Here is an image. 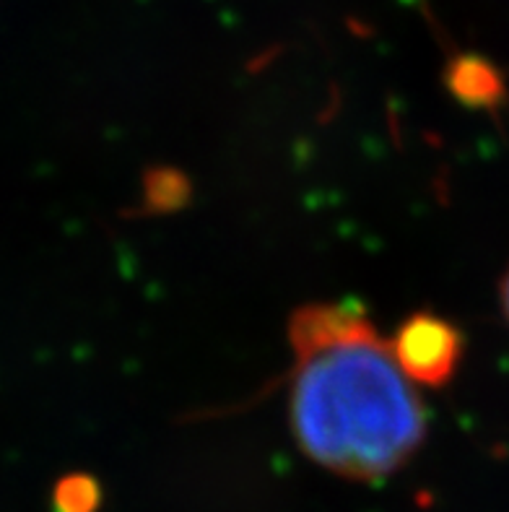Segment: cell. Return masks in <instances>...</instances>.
<instances>
[{
  "label": "cell",
  "mask_w": 509,
  "mask_h": 512,
  "mask_svg": "<svg viewBox=\"0 0 509 512\" xmlns=\"http://www.w3.org/2000/svg\"><path fill=\"white\" fill-rule=\"evenodd\" d=\"M447 89L455 94L468 107L478 110H494L507 99V86H504L502 73L484 58L476 55H463L447 65L445 73Z\"/></svg>",
  "instance_id": "3"
},
{
  "label": "cell",
  "mask_w": 509,
  "mask_h": 512,
  "mask_svg": "<svg viewBox=\"0 0 509 512\" xmlns=\"http://www.w3.org/2000/svg\"><path fill=\"white\" fill-rule=\"evenodd\" d=\"M502 307H504V318L509 323V271L504 273V281H502Z\"/></svg>",
  "instance_id": "6"
},
{
  "label": "cell",
  "mask_w": 509,
  "mask_h": 512,
  "mask_svg": "<svg viewBox=\"0 0 509 512\" xmlns=\"http://www.w3.org/2000/svg\"><path fill=\"white\" fill-rule=\"evenodd\" d=\"M291 427L307 458L338 476L377 481L406 466L426 437V411L356 302L291 315Z\"/></svg>",
  "instance_id": "1"
},
{
  "label": "cell",
  "mask_w": 509,
  "mask_h": 512,
  "mask_svg": "<svg viewBox=\"0 0 509 512\" xmlns=\"http://www.w3.org/2000/svg\"><path fill=\"white\" fill-rule=\"evenodd\" d=\"M99 502H102V489H99L94 476H65L55 487V507H58V512H97Z\"/></svg>",
  "instance_id": "5"
},
{
  "label": "cell",
  "mask_w": 509,
  "mask_h": 512,
  "mask_svg": "<svg viewBox=\"0 0 509 512\" xmlns=\"http://www.w3.org/2000/svg\"><path fill=\"white\" fill-rule=\"evenodd\" d=\"M390 349L411 383L442 388L458 370L463 336L450 320L432 312H416L400 325Z\"/></svg>",
  "instance_id": "2"
},
{
  "label": "cell",
  "mask_w": 509,
  "mask_h": 512,
  "mask_svg": "<svg viewBox=\"0 0 509 512\" xmlns=\"http://www.w3.org/2000/svg\"><path fill=\"white\" fill-rule=\"evenodd\" d=\"M190 198V185L177 169H154L143 185V206L151 211H172L185 206Z\"/></svg>",
  "instance_id": "4"
}]
</instances>
